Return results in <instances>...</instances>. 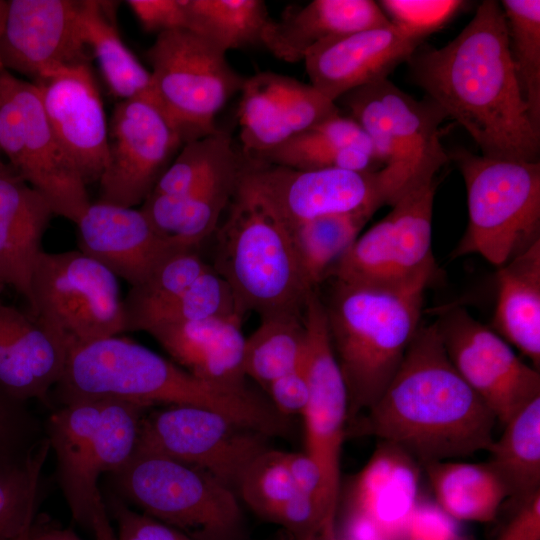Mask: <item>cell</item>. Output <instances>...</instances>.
<instances>
[{
    "mask_svg": "<svg viewBox=\"0 0 540 540\" xmlns=\"http://www.w3.org/2000/svg\"><path fill=\"white\" fill-rule=\"evenodd\" d=\"M409 60L417 84L465 128L482 156L539 162L540 130L520 90L499 2L483 1L453 40Z\"/></svg>",
    "mask_w": 540,
    "mask_h": 540,
    "instance_id": "1",
    "label": "cell"
},
{
    "mask_svg": "<svg viewBox=\"0 0 540 540\" xmlns=\"http://www.w3.org/2000/svg\"><path fill=\"white\" fill-rule=\"evenodd\" d=\"M496 422L451 363L434 321L420 326L359 431L424 466L487 452Z\"/></svg>",
    "mask_w": 540,
    "mask_h": 540,
    "instance_id": "2",
    "label": "cell"
},
{
    "mask_svg": "<svg viewBox=\"0 0 540 540\" xmlns=\"http://www.w3.org/2000/svg\"><path fill=\"white\" fill-rule=\"evenodd\" d=\"M60 405L116 399L148 408L163 404L203 407L267 436L284 418L270 401L248 389L231 391L195 377L175 362L130 339L102 338L72 350L54 387Z\"/></svg>",
    "mask_w": 540,
    "mask_h": 540,
    "instance_id": "3",
    "label": "cell"
},
{
    "mask_svg": "<svg viewBox=\"0 0 540 540\" xmlns=\"http://www.w3.org/2000/svg\"><path fill=\"white\" fill-rule=\"evenodd\" d=\"M430 271L405 283L333 281L323 301L331 347L348 394V420L368 411L398 370L421 326Z\"/></svg>",
    "mask_w": 540,
    "mask_h": 540,
    "instance_id": "4",
    "label": "cell"
},
{
    "mask_svg": "<svg viewBox=\"0 0 540 540\" xmlns=\"http://www.w3.org/2000/svg\"><path fill=\"white\" fill-rule=\"evenodd\" d=\"M213 269L230 285L244 314L303 315L308 294L291 227L243 169L217 228Z\"/></svg>",
    "mask_w": 540,
    "mask_h": 540,
    "instance_id": "5",
    "label": "cell"
},
{
    "mask_svg": "<svg viewBox=\"0 0 540 540\" xmlns=\"http://www.w3.org/2000/svg\"><path fill=\"white\" fill-rule=\"evenodd\" d=\"M452 157L467 193L468 224L452 258L479 255L497 268L540 240V163L475 155Z\"/></svg>",
    "mask_w": 540,
    "mask_h": 540,
    "instance_id": "6",
    "label": "cell"
},
{
    "mask_svg": "<svg viewBox=\"0 0 540 540\" xmlns=\"http://www.w3.org/2000/svg\"><path fill=\"white\" fill-rule=\"evenodd\" d=\"M118 498L195 540H243L236 492L197 467L135 449L111 473Z\"/></svg>",
    "mask_w": 540,
    "mask_h": 540,
    "instance_id": "7",
    "label": "cell"
},
{
    "mask_svg": "<svg viewBox=\"0 0 540 540\" xmlns=\"http://www.w3.org/2000/svg\"><path fill=\"white\" fill-rule=\"evenodd\" d=\"M374 147L392 201L435 178L448 161L439 123L444 114L432 102L412 98L387 78L359 87L340 99Z\"/></svg>",
    "mask_w": 540,
    "mask_h": 540,
    "instance_id": "8",
    "label": "cell"
},
{
    "mask_svg": "<svg viewBox=\"0 0 540 540\" xmlns=\"http://www.w3.org/2000/svg\"><path fill=\"white\" fill-rule=\"evenodd\" d=\"M118 278L80 250L40 254L29 313L67 351L124 332Z\"/></svg>",
    "mask_w": 540,
    "mask_h": 540,
    "instance_id": "9",
    "label": "cell"
},
{
    "mask_svg": "<svg viewBox=\"0 0 540 540\" xmlns=\"http://www.w3.org/2000/svg\"><path fill=\"white\" fill-rule=\"evenodd\" d=\"M147 59L151 94L183 144L217 132L218 113L245 80L226 54L195 33L178 29L158 34Z\"/></svg>",
    "mask_w": 540,
    "mask_h": 540,
    "instance_id": "10",
    "label": "cell"
},
{
    "mask_svg": "<svg viewBox=\"0 0 540 540\" xmlns=\"http://www.w3.org/2000/svg\"><path fill=\"white\" fill-rule=\"evenodd\" d=\"M0 150L54 215L79 221L91 204L87 185L63 153L37 86L6 70H0Z\"/></svg>",
    "mask_w": 540,
    "mask_h": 540,
    "instance_id": "11",
    "label": "cell"
},
{
    "mask_svg": "<svg viewBox=\"0 0 540 540\" xmlns=\"http://www.w3.org/2000/svg\"><path fill=\"white\" fill-rule=\"evenodd\" d=\"M268 436L213 410L170 405L144 414L136 449L197 467L237 494L240 480Z\"/></svg>",
    "mask_w": 540,
    "mask_h": 540,
    "instance_id": "12",
    "label": "cell"
},
{
    "mask_svg": "<svg viewBox=\"0 0 540 540\" xmlns=\"http://www.w3.org/2000/svg\"><path fill=\"white\" fill-rule=\"evenodd\" d=\"M435 178L400 197L391 211L355 239L326 279L394 285L437 270L432 250Z\"/></svg>",
    "mask_w": 540,
    "mask_h": 540,
    "instance_id": "13",
    "label": "cell"
},
{
    "mask_svg": "<svg viewBox=\"0 0 540 540\" xmlns=\"http://www.w3.org/2000/svg\"><path fill=\"white\" fill-rule=\"evenodd\" d=\"M183 145L151 93L120 100L108 125L97 201L126 208L142 204Z\"/></svg>",
    "mask_w": 540,
    "mask_h": 540,
    "instance_id": "14",
    "label": "cell"
},
{
    "mask_svg": "<svg viewBox=\"0 0 540 540\" xmlns=\"http://www.w3.org/2000/svg\"><path fill=\"white\" fill-rule=\"evenodd\" d=\"M435 321L451 363L497 422L504 425L540 397V371L465 308L452 306Z\"/></svg>",
    "mask_w": 540,
    "mask_h": 540,
    "instance_id": "15",
    "label": "cell"
},
{
    "mask_svg": "<svg viewBox=\"0 0 540 540\" xmlns=\"http://www.w3.org/2000/svg\"><path fill=\"white\" fill-rule=\"evenodd\" d=\"M304 364L309 396L301 416L306 453L319 466L324 486L326 517L335 528L340 490V460L348 422L347 388L334 356L322 299L311 291L303 311Z\"/></svg>",
    "mask_w": 540,
    "mask_h": 540,
    "instance_id": "16",
    "label": "cell"
},
{
    "mask_svg": "<svg viewBox=\"0 0 540 540\" xmlns=\"http://www.w3.org/2000/svg\"><path fill=\"white\" fill-rule=\"evenodd\" d=\"M80 3L9 1L0 39V70L15 71L35 83L64 68L89 64L92 54L82 34Z\"/></svg>",
    "mask_w": 540,
    "mask_h": 540,
    "instance_id": "17",
    "label": "cell"
},
{
    "mask_svg": "<svg viewBox=\"0 0 540 540\" xmlns=\"http://www.w3.org/2000/svg\"><path fill=\"white\" fill-rule=\"evenodd\" d=\"M246 162L291 229L328 215L362 211L374 214L387 205L379 170H298L248 159Z\"/></svg>",
    "mask_w": 540,
    "mask_h": 540,
    "instance_id": "18",
    "label": "cell"
},
{
    "mask_svg": "<svg viewBox=\"0 0 540 540\" xmlns=\"http://www.w3.org/2000/svg\"><path fill=\"white\" fill-rule=\"evenodd\" d=\"M238 107L246 159L257 160L294 136L339 113L310 83L275 72L245 78Z\"/></svg>",
    "mask_w": 540,
    "mask_h": 540,
    "instance_id": "19",
    "label": "cell"
},
{
    "mask_svg": "<svg viewBox=\"0 0 540 540\" xmlns=\"http://www.w3.org/2000/svg\"><path fill=\"white\" fill-rule=\"evenodd\" d=\"M52 131L85 184L99 181L108 151V123L89 64L59 70L34 83Z\"/></svg>",
    "mask_w": 540,
    "mask_h": 540,
    "instance_id": "20",
    "label": "cell"
},
{
    "mask_svg": "<svg viewBox=\"0 0 540 540\" xmlns=\"http://www.w3.org/2000/svg\"><path fill=\"white\" fill-rule=\"evenodd\" d=\"M76 225L79 250L130 287L143 283L171 255L190 249L159 233L141 209L96 201Z\"/></svg>",
    "mask_w": 540,
    "mask_h": 540,
    "instance_id": "21",
    "label": "cell"
},
{
    "mask_svg": "<svg viewBox=\"0 0 540 540\" xmlns=\"http://www.w3.org/2000/svg\"><path fill=\"white\" fill-rule=\"evenodd\" d=\"M419 45L389 23L322 42L303 61L310 84L336 103L352 90L387 78Z\"/></svg>",
    "mask_w": 540,
    "mask_h": 540,
    "instance_id": "22",
    "label": "cell"
},
{
    "mask_svg": "<svg viewBox=\"0 0 540 540\" xmlns=\"http://www.w3.org/2000/svg\"><path fill=\"white\" fill-rule=\"evenodd\" d=\"M243 317L162 323L149 328L173 362L211 385L246 391Z\"/></svg>",
    "mask_w": 540,
    "mask_h": 540,
    "instance_id": "23",
    "label": "cell"
},
{
    "mask_svg": "<svg viewBox=\"0 0 540 540\" xmlns=\"http://www.w3.org/2000/svg\"><path fill=\"white\" fill-rule=\"evenodd\" d=\"M67 355L29 312L0 300V393L23 403L46 401Z\"/></svg>",
    "mask_w": 540,
    "mask_h": 540,
    "instance_id": "24",
    "label": "cell"
},
{
    "mask_svg": "<svg viewBox=\"0 0 540 540\" xmlns=\"http://www.w3.org/2000/svg\"><path fill=\"white\" fill-rule=\"evenodd\" d=\"M52 208L8 164L0 162V291L13 288L29 303Z\"/></svg>",
    "mask_w": 540,
    "mask_h": 540,
    "instance_id": "25",
    "label": "cell"
},
{
    "mask_svg": "<svg viewBox=\"0 0 540 540\" xmlns=\"http://www.w3.org/2000/svg\"><path fill=\"white\" fill-rule=\"evenodd\" d=\"M419 485V464L398 447L380 442L355 479L350 513L372 522L388 540H405Z\"/></svg>",
    "mask_w": 540,
    "mask_h": 540,
    "instance_id": "26",
    "label": "cell"
},
{
    "mask_svg": "<svg viewBox=\"0 0 540 540\" xmlns=\"http://www.w3.org/2000/svg\"><path fill=\"white\" fill-rule=\"evenodd\" d=\"M389 23L372 0H314L281 20L270 19L261 45L276 58L295 63L322 42Z\"/></svg>",
    "mask_w": 540,
    "mask_h": 540,
    "instance_id": "27",
    "label": "cell"
},
{
    "mask_svg": "<svg viewBox=\"0 0 540 540\" xmlns=\"http://www.w3.org/2000/svg\"><path fill=\"white\" fill-rule=\"evenodd\" d=\"M243 165L244 157L235 152L196 187L175 196L150 194L140 209L159 233L198 249L217 230Z\"/></svg>",
    "mask_w": 540,
    "mask_h": 540,
    "instance_id": "28",
    "label": "cell"
},
{
    "mask_svg": "<svg viewBox=\"0 0 540 540\" xmlns=\"http://www.w3.org/2000/svg\"><path fill=\"white\" fill-rule=\"evenodd\" d=\"M491 328L540 369V240L498 268Z\"/></svg>",
    "mask_w": 540,
    "mask_h": 540,
    "instance_id": "29",
    "label": "cell"
},
{
    "mask_svg": "<svg viewBox=\"0 0 540 540\" xmlns=\"http://www.w3.org/2000/svg\"><path fill=\"white\" fill-rule=\"evenodd\" d=\"M375 159L372 142L362 127L339 112L252 161L298 170L372 171L378 163Z\"/></svg>",
    "mask_w": 540,
    "mask_h": 540,
    "instance_id": "30",
    "label": "cell"
},
{
    "mask_svg": "<svg viewBox=\"0 0 540 540\" xmlns=\"http://www.w3.org/2000/svg\"><path fill=\"white\" fill-rule=\"evenodd\" d=\"M104 405L105 399L61 405L46 424V437L56 456L60 488L74 521L85 528L84 471Z\"/></svg>",
    "mask_w": 540,
    "mask_h": 540,
    "instance_id": "31",
    "label": "cell"
},
{
    "mask_svg": "<svg viewBox=\"0 0 540 540\" xmlns=\"http://www.w3.org/2000/svg\"><path fill=\"white\" fill-rule=\"evenodd\" d=\"M149 408L128 401L105 399L101 421L84 471L83 491L90 531L110 523L108 510L98 488L102 474L114 473L133 455L140 425Z\"/></svg>",
    "mask_w": 540,
    "mask_h": 540,
    "instance_id": "32",
    "label": "cell"
},
{
    "mask_svg": "<svg viewBox=\"0 0 540 540\" xmlns=\"http://www.w3.org/2000/svg\"><path fill=\"white\" fill-rule=\"evenodd\" d=\"M423 467L436 504L455 521H492L508 498L503 482L487 462L449 460Z\"/></svg>",
    "mask_w": 540,
    "mask_h": 540,
    "instance_id": "33",
    "label": "cell"
},
{
    "mask_svg": "<svg viewBox=\"0 0 540 540\" xmlns=\"http://www.w3.org/2000/svg\"><path fill=\"white\" fill-rule=\"evenodd\" d=\"M487 452V463L517 506L540 493V397L503 425Z\"/></svg>",
    "mask_w": 540,
    "mask_h": 540,
    "instance_id": "34",
    "label": "cell"
},
{
    "mask_svg": "<svg viewBox=\"0 0 540 540\" xmlns=\"http://www.w3.org/2000/svg\"><path fill=\"white\" fill-rule=\"evenodd\" d=\"M111 2L80 3L82 34L110 92L121 100L151 93V73L121 40L110 18Z\"/></svg>",
    "mask_w": 540,
    "mask_h": 540,
    "instance_id": "35",
    "label": "cell"
},
{
    "mask_svg": "<svg viewBox=\"0 0 540 540\" xmlns=\"http://www.w3.org/2000/svg\"><path fill=\"white\" fill-rule=\"evenodd\" d=\"M187 28L214 48L229 50L261 45L270 21L261 0H184Z\"/></svg>",
    "mask_w": 540,
    "mask_h": 540,
    "instance_id": "36",
    "label": "cell"
},
{
    "mask_svg": "<svg viewBox=\"0 0 540 540\" xmlns=\"http://www.w3.org/2000/svg\"><path fill=\"white\" fill-rule=\"evenodd\" d=\"M259 326L245 338L246 377L264 390L278 377L301 364L305 349L303 315L260 317Z\"/></svg>",
    "mask_w": 540,
    "mask_h": 540,
    "instance_id": "37",
    "label": "cell"
},
{
    "mask_svg": "<svg viewBox=\"0 0 540 540\" xmlns=\"http://www.w3.org/2000/svg\"><path fill=\"white\" fill-rule=\"evenodd\" d=\"M372 215L365 211L328 215L292 228L301 270L309 290H318L330 268L359 236Z\"/></svg>",
    "mask_w": 540,
    "mask_h": 540,
    "instance_id": "38",
    "label": "cell"
},
{
    "mask_svg": "<svg viewBox=\"0 0 540 540\" xmlns=\"http://www.w3.org/2000/svg\"><path fill=\"white\" fill-rule=\"evenodd\" d=\"M210 267L196 249L182 250L167 258L143 283L131 287L123 299L124 332L143 331L157 310L177 298Z\"/></svg>",
    "mask_w": 540,
    "mask_h": 540,
    "instance_id": "39",
    "label": "cell"
},
{
    "mask_svg": "<svg viewBox=\"0 0 540 540\" xmlns=\"http://www.w3.org/2000/svg\"><path fill=\"white\" fill-rule=\"evenodd\" d=\"M50 443L43 438L25 459L0 465V540H23L35 518Z\"/></svg>",
    "mask_w": 540,
    "mask_h": 540,
    "instance_id": "40",
    "label": "cell"
},
{
    "mask_svg": "<svg viewBox=\"0 0 540 540\" xmlns=\"http://www.w3.org/2000/svg\"><path fill=\"white\" fill-rule=\"evenodd\" d=\"M509 51L523 99L540 130V1L503 0Z\"/></svg>",
    "mask_w": 540,
    "mask_h": 540,
    "instance_id": "41",
    "label": "cell"
},
{
    "mask_svg": "<svg viewBox=\"0 0 540 540\" xmlns=\"http://www.w3.org/2000/svg\"><path fill=\"white\" fill-rule=\"evenodd\" d=\"M244 315L228 282L210 267L177 298L157 310L149 318L143 331L162 323Z\"/></svg>",
    "mask_w": 540,
    "mask_h": 540,
    "instance_id": "42",
    "label": "cell"
},
{
    "mask_svg": "<svg viewBox=\"0 0 540 540\" xmlns=\"http://www.w3.org/2000/svg\"><path fill=\"white\" fill-rule=\"evenodd\" d=\"M235 152L229 133L221 129L185 143L150 194L181 195L204 181Z\"/></svg>",
    "mask_w": 540,
    "mask_h": 540,
    "instance_id": "43",
    "label": "cell"
},
{
    "mask_svg": "<svg viewBox=\"0 0 540 540\" xmlns=\"http://www.w3.org/2000/svg\"><path fill=\"white\" fill-rule=\"evenodd\" d=\"M297 492L284 452L271 448L252 461L237 488L239 498L258 515L271 521Z\"/></svg>",
    "mask_w": 540,
    "mask_h": 540,
    "instance_id": "44",
    "label": "cell"
},
{
    "mask_svg": "<svg viewBox=\"0 0 540 540\" xmlns=\"http://www.w3.org/2000/svg\"><path fill=\"white\" fill-rule=\"evenodd\" d=\"M377 3L396 29L420 44L466 5L460 0H382Z\"/></svg>",
    "mask_w": 540,
    "mask_h": 540,
    "instance_id": "45",
    "label": "cell"
},
{
    "mask_svg": "<svg viewBox=\"0 0 540 540\" xmlns=\"http://www.w3.org/2000/svg\"><path fill=\"white\" fill-rule=\"evenodd\" d=\"M27 404L0 393V465L25 459L46 437Z\"/></svg>",
    "mask_w": 540,
    "mask_h": 540,
    "instance_id": "46",
    "label": "cell"
},
{
    "mask_svg": "<svg viewBox=\"0 0 540 540\" xmlns=\"http://www.w3.org/2000/svg\"><path fill=\"white\" fill-rule=\"evenodd\" d=\"M116 540H195L183 531L133 510L116 495L109 500Z\"/></svg>",
    "mask_w": 540,
    "mask_h": 540,
    "instance_id": "47",
    "label": "cell"
},
{
    "mask_svg": "<svg viewBox=\"0 0 540 540\" xmlns=\"http://www.w3.org/2000/svg\"><path fill=\"white\" fill-rule=\"evenodd\" d=\"M127 5L148 32L186 29L184 0H128Z\"/></svg>",
    "mask_w": 540,
    "mask_h": 540,
    "instance_id": "48",
    "label": "cell"
},
{
    "mask_svg": "<svg viewBox=\"0 0 540 540\" xmlns=\"http://www.w3.org/2000/svg\"><path fill=\"white\" fill-rule=\"evenodd\" d=\"M265 391L279 414L287 418L301 415L309 396L304 357L299 366L272 381Z\"/></svg>",
    "mask_w": 540,
    "mask_h": 540,
    "instance_id": "49",
    "label": "cell"
},
{
    "mask_svg": "<svg viewBox=\"0 0 540 540\" xmlns=\"http://www.w3.org/2000/svg\"><path fill=\"white\" fill-rule=\"evenodd\" d=\"M455 520L437 504L418 503L408 524L406 538L418 540H457ZM406 540V539H405Z\"/></svg>",
    "mask_w": 540,
    "mask_h": 540,
    "instance_id": "50",
    "label": "cell"
},
{
    "mask_svg": "<svg viewBox=\"0 0 540 540\" xmlns=\"http://www.w3.org/2000/svg\"><path fill=\"white\" fill-rule=\"evenodd\" d=\"M284 459L297 490L316 498L320 502L329 529L336 533L335 528L330 525L326 517L323 477L317 463L306 452H284Z\"/></svg>",
    "mask_w": 540,
    "mask_h": 540,
    "instance_id": "51",
    "label": "cell"
},
{
    "mask_svg": "<svg viewBox=\"0 0 540 540\" xmlns=\"http://www.w3.org/2000/svg\"><path fill=\"white\" fill-rule=\"evenodd\" d=\"M496 540H540V493L518 505Z\"/></svg>",
    "mask_w": 540,
    "mask_h": 540,
    "instance_id": "52",
    "label": "cell"
},
{
    "mask_svg": "<svg viewBox=\"0 0 540 540\" xmlns=\"http://www.w3.org/2000/svg\"><path fill=\"white\" fill-rule=\"evenodd\" d=\"M27 540H84L68 528L57 527L43 522L34 521Z\"/></svg>",
    "mask_w": 540,
    "mask_h": 540,
    "instance_id": "53",
    "label": "cell"
},
{
    "mask_svg": "<svg viewBox=\"0 0 540 540\" xmlns=\"http://www.w3.org/2000/svg\"><path fill=\"white\" fill-rule=\"evenodd\" d=\"M9 10V1L0 0V39L5 29Z\"/></svg>",
    "mask_w": 540,
    "mask_h": 540,
    "instance_id": "54",
    "label": "cell"
},
{
    "mask_svg": "<svg viewBox=\"0 0 540 540\" xmlns=\"http://www.w3.org/2000/svg\"><path fill=\"white\" fill-rule=\"evenodd\" d=\"M96 540H116L114 528L100 535Z\"/></svg>",
    "mask_w": 540,
    "mask_h": 540,
    "instance_id": "55",
    "label": "cell"
},
{
    "mask_svg": "<svg viewBox=\"0 0 540 540\" xmlns=\"http://www.w3.org/2000/svg\"><path fill=\"white\" fill-rule=\"evenodd\" d=\"M406 540H418L414 538H406ZM457 540H466L465 538H462L461 536Z\"/></svg>",
    "mask_w": 540,
    "mask_h": 540,
    "instance_id": "56",
    "label": "cell"
},
{
    "mask_svg": "<svg viewBox=\"0 0 540 540\" xmlns=\"http://www.w3.org/2000/svg\"><path fill=\"white\" fill-rule=\"evenodd\" d=\"M27 535H28V534H27ZM23 540H27V536H26Z\"/></svg>",
    "mask_w": 540,
    "mask_h": 540,
    "instance_id": "57",
    "label": "cell"
},
{
    "mask_svg": "<svg viewBox=\"0 0 540 540\" xmlns=\"http://www.w3.org/2000/svg\"><path fill=\"white\" fill-rule=\"evenodd\" d=\"M343 540H348V539L345 538V539H343Z\"/></svg>",
    "mask_w": 540,
    "mask_h": 540,
    "instance_id": "58",
    "label": "cell"
},
{
    "mask_svg": "<svg viewBox=\"0 0 540 540\" xmlns=\"http://www.w3.org/2000/svg\"><path fill=\"white\" fill-rule=\"evenodd\" d=\"M0 153H1V150H0ZM0 162H1V159H0Z\"/></svg>",
    "mask_w": 540,
    "mask_h": 540,
    "instance_id": "59",
    "label": "cell"
}]
</instances>
